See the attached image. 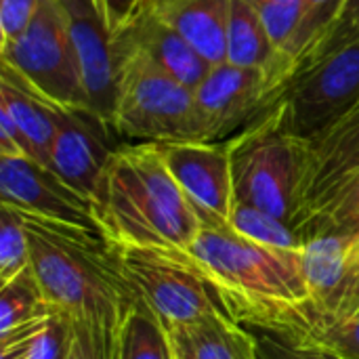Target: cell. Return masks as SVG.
<instances>
[{"label": "cell", "mask_w": 359, "mask_h": 359, "mask_svg": "<svg viewBox=\"0 0 359 359\" xmlns=\"http://www.w3.org/2000/svg\"><path fill=\"white\" fill-rule=\"evenodd\" d=\"M65 13L69 38L74 44L86 107L109 126H114L118 97V55L114 36L95 0H59Z\"/></svg>", "instance_id": "obj_14"}, {"label": "cell", "mask_w": 359, "mask_h": 359, "mask_svg": "<svg viewBox=\"0 0 359 359\" xmlns=\"http://www.w3.org/2000/svg\"><path fill=\"white\" fill-rule=\"evenodd\" d=\"M2 80L72 109H88L65 13L59 0H40L27 29L0 46Z\"/></svg>", "instance_id": "obj_6"}, {"label": "cell", "mask_w": 359, "mask_h": 359, "mask_svg": "<svg viewBox=\"0 0 359 359\" xmlns=\"http://www.w3.org/2000/svg\"><path fill=\"white\" fill-rule=\"evenodd\" d=\"M118 97L114 130L126 143L202 141L194 90L166 74L124 34L114 36Z\"/></svg>", "instance_id": "obj_4"}, {"label": "cell", "mask_w": 359, "mask_h": 359, "mask_svg": "<svg viewBox=\"0 0 359 359\" xmlns=\"http://www.w3.org/2000/svg\"><path fill=\"white\" fill-rule=\"evenodd\" d=\"M259 11V17L265 25V32L278 50L280 59L284 61L288 69V80H290V65L286 61V50L294 38V32L301 21V8L303 0H265L255 6Z\"/></svg>", "instance_id": "obj_26"}, {"label": "cell", "mask_w": 359, "mask_h": 359, "mask_svg": "<svg viewBox=\"0 0 359 359\" xmlns=\"http://www.w3.org/2000/svg\"><path fill=\"white\" fill-rule=\"evenodd\" d=\"M29 267V244L19 210L0 206V284L11 282Z\"/></svg>", "instance_id": "obj_25"}, {"label": "cell", "mask_w": 359, "mask_h": 359, "mask_svg": "<svg viewBox=\"0 0 359 359\" xmlns=\"http://www.w3.org/2000/svg\"><path fill=\"white\" fill-rule=\"evenodd\" d=\"M227 225L242 238L257 242L261 246H267V248H278V250H301L303 248L301 238L288 223H284L259 208L240 204V202L231 204Z\"/></svg>", "instance_id": "obj_22"}, {"label": "cell", "mask_w": 359, "mask_h": 359, "mask_svg": "<svg viewBox=\"0 0 359 359\" xmlns=\"http://www.w3.org/2000/svg\"><path fill=\"white\" fill-rule=\"evenodd\" d=\"M229 147L233 202L259 208L292 227L301 210L305 141L288 135L269 109L229 139Z\"/></svg>", "instance_id": "obj_5"}, {"label": "cell", "mask_w": 359, "mask_h": 359, "mask_svg": "<svg viewBox=\"0 0 359 359\" xmlns=\"http://www.w3.org/2000/svg\"><path fill=\"white\" fill-rule=\"evenodd\" d=\"M114 359H116V351H114Z\"/></svg>", "instance_id": "obj_34"}, {"label": "cell", "mask_w": 359, "mask_h": 359, "mask_svg": "<svg viewBox=\"0 0 359 359\" xmlns=\"http://www.w3.org/2000/svg\"><path fill=\"white\" fill-rule=\"evenodd\" d=\"M359 105V38L297 74L271 107L282 128L311 141Z\"/></svg>", "instance_id": "obj_8"}, {"label": "cell", "mask_w": 359, "mask_h": 359, "mask_svg": "<svg viewBox=\"0 0 359 359\" xmlns=\"http://www.w3.org/2000/svg\"><path fill=\"white\" fill-rule=\"evenodd\" d=\"M345 0H303L301 21L294 32V38L286 50V61L290 65V78L299 61L322 40V36L330 29L334 19L339 17ZM290 82V80H288Z\"/></svg>", "instance_id": "obj_24"}, {"label": "cell", "mask_w": 359, "mask_h": 359, "mask_svg": "<svg viewBox=\"0 0 359 359\" xmlns=\"http://www.w3.org/2000/svg\"><path fill=\"white\" fill-rule=\"evenodd\" d=\"M116 359H177L168 328L143 299L135 301L118 326Z\"/></svg>", "instance_id": "obj_19"}, {"label": "cell", "mask_w": 359, "mask_h": 359, "mask_svg": "<svg viewBox=\"0 0 359 359\" xmlns=\"http://www.w3.org/2000/svg\"><path fill=\"white\" fill-rule=\"evenodd\" d=\"M149 2H151V0H149ZM149 2H147V4H149Z\"/></svg>", "instance_id": "obj_35"}, {"label": "cell", "mask_w": 359, "mask_h": 359, "mask_svg": "<svg viewBox=\"0 0 359 359\" xmlns=\"http://www.w3.org/2000/svg\"><path fill=\"white\" fill-rule=\"evenodd\" d=\"M40 0H0V46L17 40L32 23Z\"/></svg>", "instance_id": "obj_29"}, {"label": "cell", "mask_w": 359, "mask_h": 359, "mask_svg": "<svg viewBox=\"0 0 359 359\" xmlns=\"http://www.w3.org/2000/svg\"><path fill=\"white\" fill-rule=\"evenodd\" d=\"M301 250L267 248L227 223H208L198 231L189 255L238 324L294 343L318 316Z\"/></svg>", "instance_id": "obj_1"}, {"label": "cell", "mask_w": 359, "mask_h": 359, "mask_svg": "<svg viewBox=\"0 0 359 359\" xmlns=\"http://www.w3.org/2000/svg\"><path fill=\"white\" fill-rule=\"evenodd\" d=\"M0 109L6 111L21 130L32 160L50 168V149L59 126V105L0 80Z\"/></svg>", "instance_id": "obj_18"}, {"label": "cell", "mask_w": 359, "mask_h": 359, "mask_svg": "<svg viewBox=\"0 0 359 359\" xmlns=\"http://www.w3.org/2000/svg\"><path fill=\"white\" fill-rule=\"evenodd\" d=\"M116 332L97 322L72 318V343L67 359H114Z\"/></svg>", "instance_id": "obj_28"}, {"label": "cell", "mask_w": 359, "mask_h": 359, "mask_svg": "<svg viewBox=\"0 0 359 359\" xmlns=\"http://www.w3.org/2000/svg\"><path fill=\"white\" fill-rule=\"evenodd\" d=\"M120 34H124L166 74H170L175 80H179L191 90L212 69V65L202 55H198L179 32L151 8H145L137 17V21Z\"/></svg>", "instance_id": "obj_16"}, {"label": "cell", "mask_w": 359, "mask_h": 359, "mask_svg": "<svg viewBox=\"0 0 359 359\" xmlns=\"http://www.w3.org/2000/svg\"><path fill=\"white\" fill-rule=\"evenodd\" d=\"M0 200L23 215L109 242L95 202L29 158L0 156Z\"/></svg>", "instance_id": "obj_9"}, {"label": "cell", "mask_w": 359, "mask_h": 359, "mask_svg": "<svg viewBox=\"0 0 359 359\" xmlns=\"http://www.w3.org/2000/svg\"><path fill=\"white\" fill-rule=\"evenodd\" d=\"M53 311L55 307L44 299L32 267L23 269L11 282L0 284V339Z\"/></svg>", "instance_id": "obj_21"}, {"label": "cell", "mask_w": 359, "mask_h": 359, "mask_svg": "<svg viewBox=\"0 0 359 359\" xmlns=\"http://www.w3.org/2000/svg\"><path fill=\"white\" fill-rule=\"evenodd\" d=\"M114 126L88 109L59 107L50 170L69 187L95 202L111 156L122 145Z\"/></svg>", "instance_id": "obj_13"}, {"label": "cell", "mask_w": 359, "mask_h": 359, "mask_svg": "<svg viewBox=\"0 0 359 359\" xmlns=\"http://www.w3.org/2000/svg\"><path fill=\"white\" fill-rule=\"evenodd\" d=\"M358 238H359V233H358Z\"/></svg>", "instance_id": "obj_36"}, {"label": "cell", "mask_w": 359, "mask_h": 359, "mask_svg": "<svg viewBox=\"0 0 359 359\" xmlns=\"http://www.w3.org/2000/svg\"><path fill=\"white\" fill-rule=\"evenodd\" d=\"M114 246L187 252L202 219L166 168L156 143H122L95 196Z\"/></svg>", "instance_id": "obj_2"}, {"label": "cell", "mask_w": 359, "mask_h": 359, "mask_svg": "<svg viewBox=\"0 0 359 359\" xmlns=\"http://www.w3.org/2000/svg\"><path fill=\"white\" fill-rule=\"evenodd\" d=\"M359 38V0H345L339 17L334 19V23L330 25V29L322 36V40L299 61L294 76L313 67L316 63H320L322 59H326L328 55L337 53L339 48L347 46L349 42ZM292 76V78H294ZM290 78V80H292Z\"/></svg>", "instance_id": "obj_27"}, {"label": "cell", "mask_w": 359, "mask_h": 359, "mask_svg": "<svg viewBox=\"0 0 359 359\" xmlns=\"http://www.w3.org/2000/svg\"><path fill=\"white\" fill-rule=\"evenodd\" d=\"M170 339L177 359H261L257 334L225 316L177 326Z\"/></svg>", "instance_id": "obj_17"}, {"label": "cell", "mask_w": 359, "mask_h": 359, "mask_svg": "<svg viewBox=\"0 0 359 359\" xmlns=\"http://www.w3.org/2000/svg\"><path fill=\"white\" fill-rule=\"evenodd\" d=\"M99 2H101V0H95V4H97V8H99Z\"/></svg>", "instance_id": "obj_33"}, {"label": "cell", "mask_w": 359, "mask_h": 359, "mask_svg": "<svg viewBox=\"0 0 359 359\" xmlns=\"http://www.w3.org/2000/svg\"><path fill=\"white\" fill-rule=\"evenodd\" d=\"M0 359H67L72 318L59 309L0 339Z\"/></svg>", "instance_id": "obj_20"}, {"label": "cell", "mask_w": 359, "mask_h": 359, "mask_svg": "<svg viewBox=\"0 0 359 359\" xmlns=\"http://www.w3.org/2000/svg\"><path fill=\"white\" fill-rule=\"evenodd\" d=\"M246 2H250L252 6H257V4H261V2H265V0H246Z\"/></svg>", "instance_id": "obj_32"}, {"label": "cell", "mask_w": 359, "mask_h": 359, "mask_svg": "<svg viewBox=\"0 0 359 359\" xmlns=\"http://www.w3.org/2000/svg\"><path fill=\"white\" fill-rule=\"evenodd\" d=\"M29 267L44 299L69 318L118 330L139 299L122 276L116 246L23 215Z\"/></svg>", "instance_id": "obj_3"}, {"label": "cell", "mask_w": 359, "mask_h": 359, "mask_svg": "<svg viewBox=\"0 0 359 359\" xmlns=\"http://www.w3.org/2000/svg\"><path fill=\"white\" fill-rule=\"evenodd\" d=\"M147 8L172 25L212 67L227 63L231 0H151Z\"/></svg>", "instance_id": "obj_15"}, {"label": "cell", "mask_w": 359, "mask_h": 359, "mask_svg": "<svg viewBox=\"0 0 359 359\" xmlns=\"http://www.w3.org/2000/svg\"><path fill=\"white\" fill-rule=\"evenodd\" d=\"M149 0H101L99 13L111 36L124 32L128 25L137 21V17L147 8Z\"/></svg>", "instance_id": "obj_30"}, {"label": "cell", "mask_w": 359, "mask_h": 359, "mask_svg": "<svg viewBox=\"0 0 359 359\" xmlns=\"http://www.w3.org/2000/svg\"><path fill=\"white\" fill-rule=\"evenodd\" d=\"M288 345L334 359H359V313L339 320H316L311 328Z\"/></svg>", "instance_id": "obj_23"}, {"label": "cell", "mask_w": 359, "mask_h": 359, "mask_svg": "<svg viewBox=\"0 0 359 359\" xmlns=\"http://www.w3.org/2000/svg\"><path fill=\"white\" fill-rule=\"evenodd\" d=\"M358 175L359 105L311 141H305L301 210L292 229L299 231L307 221L322 212Z\"/></svg>", "instance_id": "obj_12"}, {"label": "cell", "mask_w": 359, "mask_h": 359, "mask_svg": "<svg viewBox=\"0 0 359 359\" xmlns=\"http://www.w3.org/2000/svg\"><path fill=\"white\" fill-rule=\"evenodd\" d=\"M172 179L198 210L202 225L227 223L233 204L229 141L156 143Z\"/></svg>", "instance_id": "obj_11"}, {"label": "cell", "mask_w": 359, "mask_h": 359, "mask_svg": "<svg viewBox=\"0 0 359 359\" xmlns=\"http://www.w3.org/2000/svg\"><path fill=\"white\" fill-rule=\"evenodd\" d=\"M116 255L130 288L156 311L168 332L210 316L231 318L189 250L116 246Z\"/></svg>", "instance_id": "obj_7"}, {"label": "cell", "mask_w": 359, "mask_h": 359, "mask_svg": "<svg viewBox=\"0 0 359 359\" xmlns=\"http://www.w3.org/2000/svg\"><path fill=\"white\" fill-rule=\"evenodd\" d=\"M259 341V351H261V359H334L318 351H307V349H299L292 347L288 343H284L282 339L269 334V332H261L257 334Z\"/></svg>", "instance_id": "obj_31"}, {"label": "cell", "mask_w": 359, "mask_h": 359, "mask_svg": "<svg viewBox=\"0 0 359 359\" xmlns=\"http://www.w3.org/2000/svg\"><path fill=\"white\" fill-rule=\"evenodd\" d=\"M202 141H229L255 120L265 116L278 101L265 69L215 65L194 88Z\"/></svg>", "instance_id": "obj_10"}]
</instances>
